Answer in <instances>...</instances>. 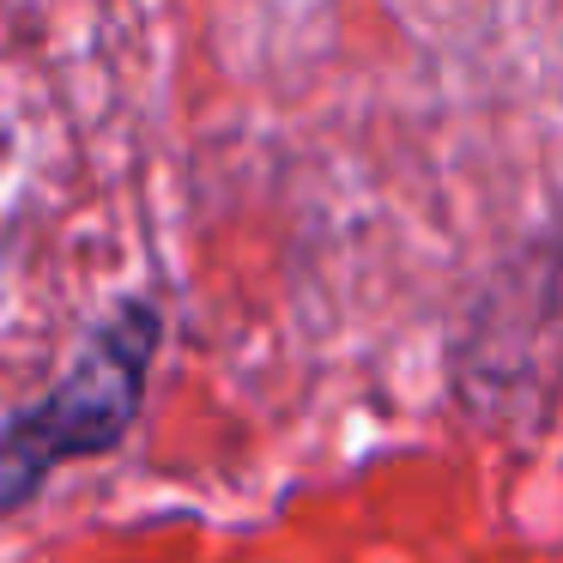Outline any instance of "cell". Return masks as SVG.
Masks as SVG:
<instances>
[{
    "label": "cell",
    "mask_w": 563,
    "mask_h": 563,
    "mask_svg": "<svg viewBox=\"0 0 563 563\" xmlns=\"http://www.w3.org/2000/svg\"><path fill=\"white\" fill-rule=\"evenodd\" d=\"M158 340V309L140 303V297L115 303V316L79 340L62 382L0 424V515L25 509L67 461L122 449V437L140 418V400H146Z\"/></svg>",
    "instance_id": "obj_1"
}]
</instances>
